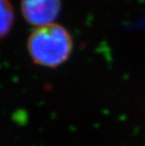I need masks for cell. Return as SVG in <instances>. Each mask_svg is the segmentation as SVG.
<instances>
[{
	"mask_svg": "<svg viewBox=\"0 0 145 146\" xmlns=\"http://www.w3.org/2000/svg\"><path fill=\"white\" fill-rule=\"evenodd\" d=\"M27 50L35 64L56 68L69 58L73 50L72 37L60 25L40 27L30 34Z\"/></svg>",
	"mask_w": 145,
	"mask_h": 146,
	"instance_id": "obj_1",
	"label": "cell"
},
{
	"mask_svg": "<svg viewBox=\"0 0 145 146\" xmlns=\"http://www.w3.org/2000/svg\"><path fill=\"white\" fill-rule=\"evenodd\" d=\"M60 0H22V11L31 25L44 27L51 25L60 11Z\"/></svg>",
	"mask_w": 145,
	"mask_h": 146,
	"instance_id": "obj_2",
	"label": "cell"
},
{
	"mask_svg": "<svg viewBox=\"0 0 145 146\" xmlns=\"http://www.w3.org/2000/svg\"><path fill=\"white\" fill-rule=\"evenodd\" d=\"M14 12L9 0H0V39L7 36L12 27Z\"/></svg>",
	"mask_w": 145,
	"mask_h": 146,
	"instance_id": "obj_3",
	"label": "cell"
}]
</instances>
